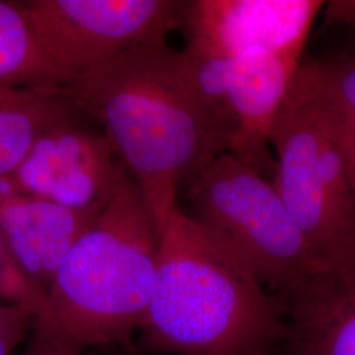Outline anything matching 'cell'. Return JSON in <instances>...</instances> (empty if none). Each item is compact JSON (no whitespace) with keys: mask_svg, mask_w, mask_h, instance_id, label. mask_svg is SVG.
I'll use <instances>...</instances> for the list:
<instances>
[{"mask_svg":"<svg viewBox=\"0 0 355 355\" xmlns=\"http://www.w3.org/2000/svg\"><path fill=\"white\" fill-rule=\"evenodd\" d=\"M325 26L346 24L355 26V0L325 1L322 10Z\"/></svg>","mask_w":355,"mask_h":355,"instance_id":"ac0fdd59","label":"cell"},{"mask_svg":"<svg viewBox=\"0 0 355 355\" xmlns=\"http://www.w3.org/2000/svg\"><path fill=\"white\" fill-rule=\"evenodd\" d=\"M182 53L193 86L236 121L229 154L272 180L275 158L270 145L271 129L302 61L263 51L234 57Z\"/></svg>","mask_w":355,"mask_h":355,"instance_id":"52a82bcc","label":"cell"},{"mask_svg":"<svg viewBox=\"0 0 355 355\" xmlns=\"http://www.w3.org/2000/svg\"><path fill=\"white\" fill-rule=\"evenodd\" d=\"M135 355H162V354H135Z\"/></svg>","mask_w":355,"mask_h":355,"instance_id":"ffe728a7","label":"cell"},{"mask_svg":"<svg viewBox=\"0 0 355 355\" xmlns=\"http://www.w3.org/2000/svg\"><path fill=\"white\" fill-rule=\"evenodd\" d=\"M21 355H92L74 343L32 331Z\"/></svg>","mask_w":355,"mask_h":355,"instance_id":"e0dca14e","label":"cell"},{"mask_svg":"<svg viewBox=\"0 0 355 355\" xmlns=\"http://www.w3.org/2000/svg\"><path fill=\"white\" fill-rule=\"evenodd\" d=\"M270 145L271 182L318 262L355 254V190L318 60L299 64Z\"/></svg>","mask_w":355,"mask_h":355,"instance_id":"277c9868","label":"cell"},{"mask_svg":"<svg viewBox=\"0 0 355 355\" xmlns=\"http://www.w3.org/2000/svg\"><path fill=\"white\" fill-rule=\"evenodd\" d=\"M186 198V214L240 257L277 296L321 265L272 182L229 153L204 170Z\"/></svg>","mask_w":355,"mask_h":355,"instance_id":"5b68a950","label":"cell"},{"mask_svg":"<svg viewBox=\"0 0 355 355\" xmlns=\"http://www.w3.org/2000/svg\"><path fill=\"white\" fill-rule=\"evenodd\" d=\"M0 302L26 304L41 313L45 295L26 279L0 234Z\"/></svg>","mask_w":355,"mask_h":355,"instance_id":"9a60e30c","label":"cell"},{"mask_svg":"<svg viewBox=\"0 0 355 355\" xmlns=\"http://www.w3.org/2000/svg\"><path fill=\"white\" fill-rule=\"evenodd\" d=\"M101 215L36 198L11 175L0 178V234L26 279L44 295L64 257Z\"/></svg>","mask_w":355,"mask_h":355,"instance_id":"30bf717a","label":"cell"},{"mask_svg":"<svg viewBox=\"0 0 355 355\" xmlns=\"http://www.w3.org/2000/svg\"><path fill=\"white\" fill-rule=\"evenodd\" d=\"M38 312L26 304L0 302V355H15L17 346L29 338Z\"/></svg>","mask_w":355,"mask_h":355,"instance_id":"2e32d148","label":"cell"},{"mask_svg":"<svg viewBox=\"0 0 355 355\" xmlns=\"http://www.w3.org/2000/svg\"><path fill=\"white\" fill-rule=\"evenodd\" d=\"M278 297L291 355H355V254L321 263Z\"/></svg>","mask_w":355,"mask_h":355,"instance_id":"8fae6325","label":"cell"},{"mask_svg":"<svg viewBox=\"0 0 355 355\" xmlns=\"http://www.w3.org/2000/svg\"><path fill=\"white\" fill-rule=\"evenodd\" d=\"M159 230L130 180L58 268L32 331L89 350L133 346L150 304Z\"/></svg>","mask_w":355,"mask_h":355,"instance_id":"3957f363","label":"cell"},{"mask_svg":"<svg viewBox=\"0 0 355 355\" xmlns=\"http://www.w3.org/2000/svg\"><path fill=\"white\" fill-rule=\"evenodd\" d=\"M73 79L44 51L26 4L0 0V89L61 87Z\"/></svg>","mask_w":355,"mask_h":355,"instance_id":"4fadbf2b","label":"cell"},{"mask_svg":"<svg viewBox=\"0 0 355 355\" xmlns=\"http://www.w3.org/2000/svg\"><path fill=\"white\" fill-rule=\"evenodd\" d=\"M76 114L62 86L0 89V178L12 174L46 129Z\"/></svg>","mask_w":355,"mask_h":355,"instance_id":"7c38bea8","label":"cell"},{"mask_svg":"<svg viewBox=\"0 0 355 355\" xmlns=\"http://www.w3.org/2000/svg\"><path fill=\"white\" fill-rule=\"evenodd\" d=\"M325 1L191 0L183 1L179 29L195 57H234L271 51L302 60L305 41Z\"/></svg>","mask_w":355,"mask_h":355,"instance_id":"9c48e42d","label":"cell"},{"mask_svg":"<svg viewBox=\"0 0 355 355\" xmlns=\"http://www.w3.org/2000/svg\"><path fill=\"white\" fill-rule=\"evenodd\" d=\"M80 116L46 129L11 177L29 195L101 214L133 178L104 132L82 124Z\"/></svg>","mask_w":355,"mask_h":355,"instance_id":"ba28073f","label":"cell"},{"mask_svg":"<svg viewBox=\"0 0 355 355\" xmlns=\"http://www.w3.org/2000/svg\"><path fill=\"white\" fill-rule=\"evenodd\" d=\"M318 62L355 190V51Z\"/></svg>","mask_w":355,"mask_h":355,"instance_id":"5bb4252c","label":"cell"},{"mask_svg":"<svg viewBox=\"0 0 355 355\" xmlns=\"http://www.w3.org/2000/svg\"><path fill=\"white\" fill-rule=\"evenodd\" d=\"M96 121L139 186L158 230L216 158L229 152L234 119L191 82L166 38L142 44L62 86Z\"/></svg>","mask_w":355,"mask_h":355,"instance_id":"6da1fadb","label":"cell"},{"mask_svg":"<svg viewBox=\"0 0 355 355\" xmlns=\"http://www.w3.org/2000/svg\"><path fill=\"white\" fill-rule=\"evenodd\" d=\"M262 355H291V353L288 352L284 341H282V343H277L275 346H272L270 350H267L266 353Z\"/></svg>","mask_w":355,"mask_h":355,"instance_id":"d6986e66","label":"cell"},{"mask_svg":"<svg viewBox=\"0 0 355 355\" xmlns=\"http://www.w3.org/2000/svg\"><path fill=\"white\" fill-rule=\"evenodd\" d=\"M24 4L44 51L76 78L179 29L183 1L31 0Z\"/></svg>","mask_w":355,"mask_h":355,"instance_id":"8992f818","label":"cell"},{"mask_svg":"<svg viewBox=\"0 0 355 355\" xmlns=\"http://www.w3.org/2000/svg\"><path fill=\"white\" fill-rule=\"evenodd\" d=\"M286 338L279 297L224 243L174 208L137 354L262 355Z\"/></svg>","mask_w":355,"mask_h":355,"instance_id":"7a4b0ae2","label":"cell"}]
</instances>
